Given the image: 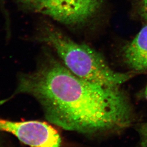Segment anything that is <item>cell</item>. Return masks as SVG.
Returning <instances> with one entry per match:
<instances>
[{
	"label": "cell",
	"mask_w": 147,
	"mask_h": 147,
	"mask_svg": "<svg viewBox=\"0 0 147 147\" xmlns=\"http://www.w3.org/2000/svg\"><path fill=\"white\" fill-rule=\"evenodd\" d=\"M141 135L143 144L144 147H147V124L142 127Z\"/></svg>",
	"instance_id": "cell-6"
},
{
	"label": "cell",
	"mask_w": 147,
	"mask_h": 147,
	"mask_svg": "<svg viewBox=\"0 0 147 147\" xmlns=\"http://www.w3.org/2000/svg\"><path fill=\"white\" fill-rule=\"evenodd\" d=\"M21 7L69 26L85 24L99 9L101 0H16Z\"/></svg>",
	"instance_id": "cell-3"
},
{
	"label": "cell",
	"mask_w": 147,
	"mask_h": 147,
	"mask_svg": "<svg viewBox=\"0 0 147 147\" xmlns=\"http://www.w3.org/2000/svg\"><path fill=\"white\" fill-rule=\"evenodd\" d=\"M1 1L2 2H3V0H1Z\"/></svg>",
	"instance_id": "cell-9"
},
{
	"label": "cell",
	"mask_w": 147,
	"mask_h": 147,
	"mask_svg": "<svg viewBox=\"0 0 147 147\" xmlns=\"http://www.w3.org/2000/svg\"><path fill=\"white\" fill-rule=\"evenodd\" d=\"M0 131L12 134L31 147H60L61 144V138L57 130L44 121L0 119Z\"/></svg>",
	"instance_id": "cell-4"
},
{
	"label": "cell",
	"mask_w": 147,
	"mask_h": 147,
	"mask_svg": "<svg viewBox=\"0 0 147 147\" xmlns=\"http://www.w3.org/2000/svg\"><path fill=\"white\" fill-rule=\"evenodd\" d=\"M146 96H147V88H146Z\"/></svg>",
	"instance_id": "cell-8"
},
{
	"label": "cell",
	"mask_w": 147,
	"mask_h": 147,
	"mask_svg": "<svg viewBox=\"0 0 147 147\" xmlns=\"http://www.w3.org/2000/svg\"><path fill=\"white\" fill-rule=\"evenodd\" d=\"M142 11L143 15L147 19V0H142Z\"/></svg>",
	"instance_id": "cell-7"
},
{
	"label": "cell",
	"mask_w": 147,
	"mask_h": 147,
	"mask_svg": "<svg viewBox=\"0 0 147 147\" xmlns=\"http://www.w3.org/2000/svg\"><path fill=\"white\" fill-rule=\"evenodd\" d=\"M126 63L131 68L142 71L147 69V25L137 34L124 50Z\"/></svg>",
	"instance_id": "cell-5"
},
{
	"label": "cell",
	"mask_w": 147,
	"mask_h": 147,
	"mask_svg": "<svg viewBox=\"0 0 147 147\" xmlns=\"http://www.w3.org/2000/svg\"><path fill=\"white\" fill-rule=\"evenodd\" d=\"M16 93L34 97L50 123L63 129L94 133L126 126L130 104L118 88L81 79L46 53L35 70L19 77Z\"/></svg>",
	"instance_id": "cell-1"
},
{
	"label": "cell",
	"mask_w": 147,
	"mask_h": 147,
	"mask_svg": "<svg viewBox=\"0 0 147 147\" xmlns=\"http://www.w3.org/2000/svg\"><path fill=\"white\" fill-rule=\"evenodd\" d=\"M37 40L51 47L69 70L79 78L102 86L118 88L128 80V74L115 71L99 53L74 41L51 24L45 22L38 29Z\"/></svg>",
	"instance_id": "cell-2"
}]
</instances>
